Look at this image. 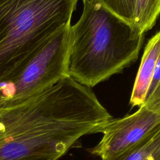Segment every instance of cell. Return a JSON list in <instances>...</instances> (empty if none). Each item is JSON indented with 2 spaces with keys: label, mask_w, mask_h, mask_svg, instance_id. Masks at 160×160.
I'll return each mask as SVG.
<instances>
[{
  "label": "cell",
  "mask_w": 160,
  "mask_h": 160,
  "mask_svg": "<svg viewBox=\"0 0 160 160\" xmlns=\"http://www.w3.org/2000/svg\"><path fill=\"white\" fill-rule=\"evenodd\" d=\"M83 4L79 20L69 29L68 72L91 88L136 61L145 34L137 33L98 0Z\"/></svg>",
  "instance_id": "1"
},
{
  "label": "cell",
  "mask_w": 160,
  "mask_h": 160,
  "mask_svg": "<svg viewBox=\"0 0 160 160\" xmlns=\"http://www.w3.org/2000/svg\"><path fill=\"white\" fill-rule=\"evenodd\" d=\"M78 0H0V82L16 77L71 20Z\"/></svg>",
  "instance_id": "2"
},
{
  "label": "cell",
  "mask_w": 160,
  "mask_h": 160,
  "mask_svg": "<svg viewBox=\"0 0 160 160\" xmlns=\"http://www.w3.org/2000/svg\"><path fill=\"white\" fill-rule=\"evenodd\" d=\"M67 138L61 109L43 93L0 110V160H58Z\"/></svg>",
  "instance_id": "3"
},
{
  "label": "cell",
  "mask_w": 160,
  "mask_h": 160,
  "mask_svg": "<svg viewBox=\"0 0 160 160\" xmlns=\"http://www.w3.org/2000/svg\"><path fill=\"white\" fill-rule=\"evenodd\" d=\"M71 26L54 36L16 77L0 82V110L11 108L69 76Z\"/></svg>",
  "instance_id": "4"
},
{
  "label": "cell",
  "mask_w": 160,
  "mask_h": 160,
  "mask_svg": "<svg viewBox=\"0 0 160 160\" xmlns=\"http://www.w3.org/2000/svg\"><path fill=\"white\" fill-rule=\"evenodd\" d=\"M160 130V88L147 96L132 114L108 121L99 142L89 152L102 159L119 154Z\"/></svg>",
  "instance_id": "5"
},
{
  "label": "cell",
  "mask_w": 160,
  "mask_h": 160,
  "mask_svg": "<svg viewBox=\"0 0 160 160\" xmlns=\"http://www.w3.org/2000/svg\"><path fill=\"white\" fill-rule=\"evenodd\" d=\"M159 54L160 32L158 31L145 46L130 98L132 107H139L144 102L156 65L160 60Z\"/></svg>",
  "instance_id": "6"
},
{
  "label": "cell",
  "mask_w": 160,
  "mask_h": 160,
  "mask_svg": "<svg viewBox=\"0 0 160 160\" xmlns=\"http://www.w3.org/2000/svg\"><path fill=\"white\" fill-rule=\"evenodd\" d=\"M101 160H160V130L126 151Z\"/></svg>",
  "instance_id": "7"
},
{
  "label": "cell",
  "mask_w": 160,
  "mask_h": 160,
  "mask_svg": "<svg viewBox=\"0 0 160 160\" xmlns=\"http://www.w3.org/2000/svg\"><path fill=\"white\" fill-rule=\"evenodd\" d=\"M160 11V0H136L131 27L138 34H146L155 25Z\"/></svg>",
  "instance_id": "8"
},
{
  "label": "cell",
  "mask_w": 160,
  "mask_h": 160,
  "mask_svg": "<svg viewBox=\"0 0 160 160\" xmlns=\"http://www.w3.org/2000/svg\"><path fill=\"white\" fill-rule=\"evenodd\" d=\"M106 9L131 24L136 0H98Z\"/></svg>",
  "instance_id": "9"
},
{
  "label": "cell",
  "mask_w": 160,
  "mask_h": 160,
  "mask_svg": "<svg viewBox=\"0 0 160 160\" xmlns=\"http://www.w3.org/2000/svg\"><path fill=\"white\" fill-rule=\"evenodd\" d=\"M88 0H82V2H83V3H84L85 2H86V1H88Z\"/></svg>",
  "instance_id": "10"
}]
</instances>
